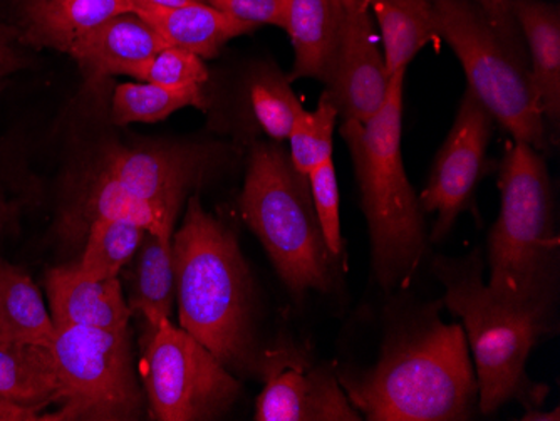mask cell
<instances>
[{
    "mask_svg": "<svg viewBox=\"0 0 560 421\" xmlns=\"http://www.w3.org/2000/svg\"><path fill=\"white\" fill-rule=\"evenodd\" d=\"M352 407L371 421H464L478 408V382L464 326L436 307L399 319L368 370H336Z\"/></svg>",
    "mask_w": 560,
    "mask_h": 421,
    "instance_id": "1",
    "label": "cell"
},
{
    "mask_svg": "<svg viewBox=\"0 0 560 421\" xmlns=\"http://www.w3.org/2000/svg\"><path fill=\"white\" fill-rule=\"evenodd\" d=\"M175 300L180 328L235 373L260 363L254 325V285L237 237L188 198L184 224L173 234Z\"/></svg>",
    "mask_w": 560,
    "mask_h": 421,
    "instance_id": "2",
    "label": "cell"
},
{
    "mask_svg": "<svg viewBox=\"0 0 560 421\" xmlns=\"http://www.w3.org/2000/svg\"><path fill=\"white\" fill-rule=\"evenodd\" d=\"M499 219L489 235L490 291L503 303L553 323L560 245L552 184L540 152L506 147L500 163Z\"/></svg>",
    "mask_w": 560,
    "mask_h": 421,
    "instance_id": "3",
    "label": "cell"
},
{
    "mask_svg": "<svg viewBox=\"0 0 560 421\" xmlns=\"http://www.w3.org/2000/svg\"><path fill=\"white\" fill-rule=\"evenodd\" d=\"M395 72L386 102L364 122L342 121L370 229L377 284L385 292L410 284L427 256L423 210L406 175L401 153L402 83Z\"/></svg>",
    "mask_w": 560,
    "mask_h": 421,
    "instance_id": "4",
    "label": "cell"
},
{
    "mask_svg": "<svg viewBox=\"0 0 560 421\" xmlns=\"http://www.w3.org/2000/svg\"><path fill=\"white\" fill-rule=\"evenodd\" d=\"M431 272L445 288L443 306L462 319L474 356L478 410L492 414L509 401H518L527 411L537 410L549 388L532 382L527 361L534 346L556 325L500 301L483 282L478 250L456 259L435 257Z\"/></svg>",
    "mask_w": 560,
    "mask_h": 421,
    "instance_id": "5",
    "label": "cell"
},
{
    "mask_svg": "<svg viewBox=\"0 0 560 421\" xmlns=\"http://www.w3.org/2000/svg\"><path fill=\"white\" fill-rule=\"evenodd\" d=\"M241 212L295 297L335 288L339 260L324 241L310 178L295 169L289 153L267 143L254 147Z\"/></svg>",
    "mask_w": 560,
    "mask_h": 421,
    "instance_id": "6",
    "label": "cell"
},
{
    "mask_svg": "<svg viewBox=\"0 0 560 421\" xmlns=\"http://www.w3.org/2000/svg\"><path fill=\"white\" fill-rule=\"evenodd\" d=\"M436 36L460 59L468 90L514 141L544 152L547 125L528 55L506 43L471 0H435Z\"/></svg>",
    "mask_w": 560,
    "mask_h": 421,
    "instance_id": "7",
    "label": "cell"
},
{
    "mask_svg": "<svg viewBox=\"0 0 560 421\" xmlns=\"http://www.w3.org/2000/svg\"><path fill=\"white\" fill-rule=\"evenodd\" d=\"M59 379L56 413L44 420L128 421L143 414L128 328L62 326L50 344Z\"/></svg>",
    "mask_w": 560,
    "mask_h": 421,
    "instance_id": "8",
    "label": "cell"
},
{
    "mask_svg": "<svg viewBox=\"0 0 560 421\" xmlns=\"http://www.w3.org/2000/svg\"><path fill=\"white\" fill-rule=\"evenodd\" d=\"M212 162L197 144L116 148L88 195V217H128L144 229L175 225L188 190L203 182Z\"/></svg>",
    "mask_w": 560,
    "mask_h": 421,
    "instance_id": "9",
    "label": "cell"
},
{
    "mask_svg": "<svg viewBox=\"0 0 560 421\" xmlns=\"http://www.w3.org/2000/svg\"><path fill=\"white\" fill-rule=\"evenodd\" d=\"M143 354L148 410L159 421L217 420L231 410L241 383L231 370L172 319L150 328Z\"/></svg>",
    "mask_w": 560,
    "mask_h": 421,
    "instance_id": "10",
    "label": "cell"
},
{
    "mask_svg": "<svg viewBox=\"0 0 560 421\" xmlns=\"http://www.w3.org/2000/svg\"><path fill=\"white\" fill-rule=\"evenodd\" d=\"M493 122L489 109L467 90L427 187L418 198L423 213H439L428 237L431 242L446 237L456 219L471 206L475 188L483 177Z\"/></svg>",
    "mask_w": 560,
    "mask_h": 421,
    "instance_id": "11",
    "label": "cell"
},
{
    "mask_svg": "<svg viewBox=\"0 0 560 421\" xmlns=\"http://www.w3.org/2000/svg\"><path fill=\"white\" fill-rule=\"evenodd\" d=\"M392 74L366 0H342V24L326 91L342 121L364 122L386 102Z\"/></svg>",
    "mask_w": 560,
    "mask_h": 421,
    "instance_id": "12",
    "label": "cell"
},
{
    "mask_svg": "<svg viewBox=\"0 0 560 421\" xmlns=\"http://www.w3.org/2000/svg\"><path fill=\"white\" fill-rule=\"evenodd\" d=\"M257 398L256 421H361L339 383L336 370L305 371L298 361H272Z\"/></svg>",
    "mask_w": 560,
    "mask_h": 421,
    "instance_id": "13",
    "label": "cell"
},
{
    "mask_svg": "<svg viewBox=\"0 0 560 421\" xmlns=\"http://www.w3.org/2000/svg\"><path fill=\"white\" fill-rule=\"evenodd\" d=\"M46 289L56 328L83 326L118 331L130 325L131 309L118 278L96 279L75 264L50 269Z\"/></svg>",
    "mask_w": 560,
    "mask_h": 421,
    "instance_id": "14",
    "label": "cell"
},
{
    "mask_svg": "<svg viewBox=\"0 0 560 421\" xmlns=\"http://www.w3.org/2000/svg\"><path fill=\"white\" fill-rule=\"evenodd\" d=\"M168 47L163 37L137 12H125L103 22L75 40L68 55L84 77L101 80L130 77L131 71Z\"/></svg>",
    "mask_w": 560,
    "mask_h": 421,
    "instance_id": "15",
    "label": "cell"
},
{
    "mask_svg": "<svg viewBox=\"0 0 560 421\" xmlns=\"http://www.w3.org/2000/svg\"><path fill=\"white\" fill-rule=\"evenodd\" d=\"M342 24V0H284L282 30L294 47L289 83L301 78L326 83Z\"/></svg>",
    "mask_w": 560,
    "mask_h": 421,
    "instance_id": "16",
    "label": "cell"
},
{
    "mask_svg": "<svg viewBox=\"0 0 560 421\" xmlns=\"http://www.w3.org/2000/svg\"><path fill=\"white\" fill-rule=\"evenodd\" d=\"M133 11L151 24L168 46L180 47L201 59L215 58L229 40L257 30L203 2L182 8H159L133 2Z\"/></svg>",
    "mask_w": 560,
    "mask_h": 421,
    "instance_id": "17",
    "label": "cell"
},
{
    "mask_svg": "<svg viewBox=\"0 0 560 421\" xmlns=\"http://www.w3.org/2000/svg\"><path fill=\"white\" fill-rule=\"evenodd\" d=\"M515 17L527 46L530 74L546 125L559 131L560 12L542 0H515Z\"/></svg>",
    "mask_w": 560,
    "mask_h": 421,
    "instance_id": "18",
    "label": "cell"
},
{
    "mask_svg": "<svg viewBox=\"0 0 560 421\" xmlns=\"http://www.w3.org/2000/svg\"><path fill=\"white\" fill-rule=\"evenodd\" d=\"M125 12H135L131 0H33L25 4L22 39L68 55L75 40Z\"/></svg>",
    "mask_w": 560,
    "mask_h": 421,
    "instance_id": "19",
    "label": "cell"
},
{
    "mask_svg": "<svg viewBox=\"0 0 560 421\" xmlns=\"http://www.w3.org/2000/svg\"><path fill=\"white\" fill-rule=\"evenodd\" d=\"M175 225L147 229L137 254L131 259V313L143 314L148 326L172 319L175 303V266H173V234Z\"/></svg>",
    "mask_w": 560,
    "mask_h": 421,
    "instance_id": "20",
    "label": "cell"
},
{
    "mask_svg": "<svg viewBox=\"0 0 560 421\" xmlns=\"http://www.w3.org/2000/svg\"><path fill=\"white\" fill-rule=\"evenodd\" d=\"M0 396L37 413L58 404V370L50 346L0 341Z\"/></svg>",
    "mask_w": 560,
    "mask_h": 421,
    "instance_id": "21",
    "label": "cell"
},
{
    "mask_svg": "<svg viewBox=\"0 0 560 421\" xmlns=\"http://www.w3.org/2000/svg\"><path fill=\"white\" fill-rule=\"evenodd\" d=\"M376 17L389 74L406 71L436 36L435 0H366Z\"/></svg>",
    "mask_w": 560,
    "mask_h": 421,
    "instance_id": "22",
    "label": "cell"
},
{
    "mask_svg": "<svg viewBox=\"0 0 560 421\" xmlns=\"http://www.w3.org/2000/svg\"><path fill=\"white\" fill-rule=\"evenodd\" d=\"M55 320L36 282L0 259V341L52 344Z\"/></svg>",
    "mask_w": 560,
    "mask_h": 421,
    "instance_id": "23",
    "label": "cell"
},
{
    "mask_svg": "<svg viewBox=\"0 0 560 421\" xmlns=\"http://www.w3.org/2000/svg\"><path fill=\"white\" fill-rule=\"evenodd\" d=\"M147 229L128 217H97L91 220L86 247L78 266L96 279L118 278L130 264Z\"/></svg>",
    "mask_w": 560,
    "mask_h": 421,
    "instance_id": "24",
    "label": "cell"
},
{
    "mask_svg": "<svg viewBox=\"0 0 560 421\" xmlns=\"http://www.w3.org/2000/svg\"><path fill=\"white\" fill-rule=\"evenodd\" d=\"M187 106L206 108L201 87H166L143 81L119 84L113 96V119L121 127L130 122H156Z\"/></svg>",
    "mask_w": 560,
    "mask_h": 421,
    "instance_id": "25",
    "label": "cell"
},
{
    "mask_svg": "<svg viewBox=\"0 0 560 421\" xmlns=\"http://www.w3.org/2000/svg\"><path fill=\"white\" fill-rule=\"evenodd\" d=\"M339 112L326 90L320 94L314 112L302 109L295 118L289 141H291L292 165L302 175H310L314 168L332 159V138Z\"/></svg>",
    "mask_w": 560,
    "mask_h": 421,
    "instance_id": "26",
    "label": "cell"
},
{
    "mask_svg": "<svg viewBox=\"0 0 560 421\" xmlns=\"http://www.w3.org/2000/svg\"><path fill=\"white\" fill-rule=\"evenodd\" d=\"M252 112L262 130L276 141L289 140L302 105L288 78L273 69L257 72L248 87Z\"/></svg>",
    "mask_w": 560,
    "mask_h": 421,
    "instance_id": "27",
    "label": "cell"
},
{
    "mask_svg": "<svg viewBox=\"0 0 560 421\" xmlns=\"http://www.w3.org/2000/svg\"><path fill=\"white\" fill-rule=\"evenodd\" d=\"M130 77L166 87H201L209 80V71L200 56L168 46L133 69Z\"/></svg>",
    "mask_w": 560,
    "mask_h": 421,
    "instance_id": "28",
    "label": "cell"
},
{
    "mask_svg": "<svg viewBox=\"0 0 560 421\" xmlns=\"http://www.w3.org/2000/svg\"><path fill=\"white\" fill-rule=\"evenodd\" d=\"M314 209L327 249L336 260L342 259L341 217H339V187L332 159L307 175Z\"/></svg>",
    "mask_w": 560,
    "mask_h": 421,
    "instance_id": "29",
    "label": "cell"
},
{
    "mask_svg": "<svg viewBox=\"0 0 560 421\" xmlns=\"http://www.w3.org/2000/svg\"><path fill=\"white\" fill-rule=\"evenodd\" d=\"M210 8L252 26H282L284 0H203Z\"/></svg>",
    "mask_w": 560,
    "mask_h": 421,
    "instance_id": "30",
    "label": "cell"
},
{
    "mask_svg": "<svg viewBox=\"0 0 560 421\" xmlns=\"http://www.w3.org/2000/svg\"><path fill=\"white\" fill-rule=\"evenodd\" d=\"M474 4L506 43L528 55L524 34L515 17V0H474Z\"/></svg>",
    "mask_w": 560,
    "mask_h": 421,
    "instance_id": "31",
    "label": "cell"
},
{
    "mask_svg": "<svg viewBox=\"0 0 560 421\" xmlns=\"http://www.w3.org/2000/svg\"><path fill=\"white\" fill-rule=\"evenodd\" d=\"M14 37L15 33L0 27V83H4L5 78L11 77L25 65L24 59L15 51L12 43Z\"/></svg>",
    "mask_w": 560,
    "mask_h": 421,
    "instance_id": "32",
    "label": "cell"
},
{
    "mask_svg": "<svg viewBox=\"0 0 560 421\" xmlns=\"http://www.w3.org/2000/svg\"><path fill=\"white\" fill-rule=\"evenodd\" d=\"M44 420L43 413L18 407L0 396V421H37Z\"/></svg>",
    "mask_w": 560,
    "mask_h": 421,
    "instance_id": "33",
    "label": "cell"
},
{
    "mask_svg": "<svg viewBox=\"0 0 560 421\" xmlns=\"http://www.w3.org/2000/svg\"><path fill=\"white\" fill-rule=\"evenodd\" d=\"M524 421H559L560 413L559 408H553V411H540L539 408L537 410H528L527 413L522 417Z\"/></svg>",
    "mask_w": 560,
    "mask_h": 421,
    "instance_id": "34",
    "label": "cell"
},
{
    "mask_svg": "<svg viewBox=\"0 0 560 421\" xmlns=\"http://www.w3.org/2000/svg\"><path fill=\"white\" fill-rule=\"evenodd\" d=\"M133 2L159 5V8H182V5L201 4L203 0H133ZM203 4H206V2H203Z\"/></svg>",
    "mask_w": 560,
    "mask_h": 421,
    "instance_id": "35",
    "label": "cell"
},
{
    "mask_svg": "<svg viewBox=\"0 0 560 421\" xmlns=\"http://www.w3.org/2000/svg\"><path fill=\"white\" fill-rule=\"evenodd\" d=\"M12 215H14V207L0 197V238H2V234H4Z\"/></svg>",
    "mask_w": 560,
    "mask_h": 421,
    "instance_id": "36",
    "label": "cell"
},
{
    "mask_svg": "<svg viewBox=\"0 0 560 421\" xmlns=\"http://www.w3.org/2000/svg\"><path fill=\"white\" fill-rule=\"evenodd\" d=\"M2 91H4V83H0V94H2Z\"/></svg>",
    "mask_w": 560,
    "mask_h": 421,
    "instance_id": "37",
    "label": "cell"
},
{
    "mask_svg": "<svg viewBox=\"0 0 560 421\" xmlns=\"http://www.w3.org/2000/svg\"><path fill=\"white\" fill-rule=\"evenodd\" d=\"M30 2H33V0H24V4H30Z\"/></svg>",
    "mask_w": 560,
    "mask_h": 421,
    "instance_id": "38",
    "label": "cell"
}]
</instances>
